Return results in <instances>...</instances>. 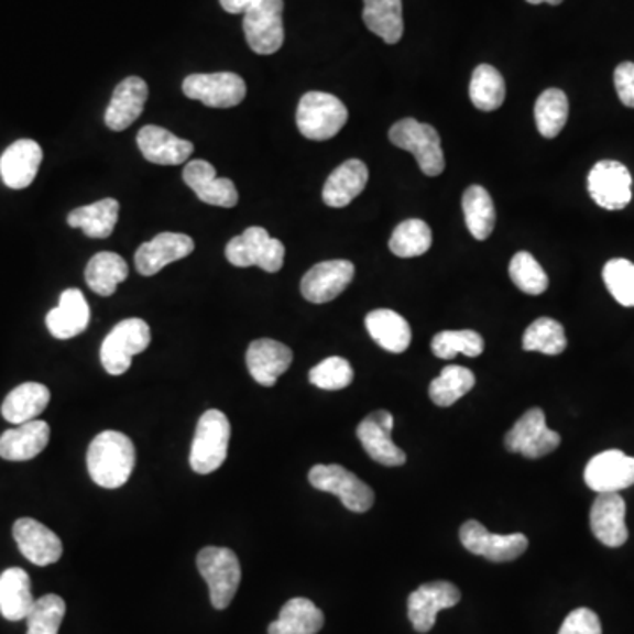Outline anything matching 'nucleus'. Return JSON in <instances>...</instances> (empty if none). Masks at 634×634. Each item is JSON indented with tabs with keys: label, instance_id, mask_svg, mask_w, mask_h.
Masks as SVG:
<instances>
[{
	"label": "nucleus",
	"instance_id": "72a5a7b5",
	"mask_svg": "<svg viewBox=\"0 0 634 634\" xmlns=\"http://www.w3.org/2000/svg\"><path fill=\"white\" fill-rule=\"evenodd\" d=\"M363 22L384 43L396 44L404 34L402 0H363Z\"/></svg>",
	"mask_w": 634,
	"mask_h": 634
},
{
	"label": "nucleus",
	"instance_id": "6ab92c4d",
	"mask_svg": "<svg viewBox=\"0 0 634 634\" xmlns=\"http://www.w3.org/2000/svg\"><path fill=\"white\" fill-rule=\"evenodd\" d=\"M182 176H184L185 184L189 185L203 203L214 205V207H237L238 190L233 181L219 178L216 167L211 166L208 161H203V158L190 161L185 164Z\"/></svg>",
	"mask_w": 634,
	"mask_h": 634
},
{
	"label": "nucleus",
	"instance_id": "ddd939ff",
	"mask_svg": "<svg viewBox=\"0 0 634 634\" xmlns=\"http://www.w3.org/2000/svg\"><path fill=\"white\" fill-rule=\"evenodd\" d=\"M460 542L466 550L481 555L492 562H510L525 554L528 539L522 533L492 534L476 520H469L460 527Z\"/></svg>",
	"mask_w": 634,
	"mask_h": 634
},
{
	"label": "nucleus",
	"instance_id": "09e8293b",
	"mask_svg": "<svg viewBox=\"0 0 634 634\" xmlns=\"http://www.w3.org/2000/svg\"><path fill=\"white\" fill-rule=\"evenodd\" d=\"M615 88L621 99L622 105L627 108H634V64L633 62H622L621 66H616Z\"/></svg>",
	"mask_w": 634,
	"mask_h": 634
},
{
	"label": "nucleus",
	"instance_id": "6e6552de",
	"mask_svg": "<svg viewBox=\"0 0 634 634\" xmlns=\"http://www.w3.org/2000/svg\"><path fill=\"white\" fill-rule=\"evenodd\" d=\"M308 481L314 489L337 495L343 506L354 513H365L374 504V490L339 463L314 466L308 472Z\"/></svg>",
	"mask_w": 634,
	"mask_h": 634
},
{
	"label": "nucleus",
	"instance_id": "aec40b11",
	"mask_svg": "<svg viewBox=\"0 0 634 634\" xmlns=\"http://www.w3.org/2000/svg\"><path fill=\"white\" fill-rule=\"evenodd\" d=\"M194 242L189 234L161 233L152 238L150 242L140 245L134 255L138 273L152 277L161 272L167 264L184 260L193 254Z\"/></svg>",
	"mask_w": 634,
	"mask_h": 634
},
{
	"label": "nucleus",
	"instance_id": "39448f33",
	"mask_svg": "<svg viewBox=\"0 0 634 634\" xmlns=\"http://www.w3.org/2000/svg\"><path fill=\"white\" fill-rule=\"evenodd\" d=\"M284 255V243L270 237L269 231L260 226L247 228L242 234L231 238L226 245V258L238 269L260 266L264 272L275 273L282 269Z\"/></svg>",
	"mask_w": 634,
	"mask_h": 634
},
{
	"label": "nucleus",
	"instance_id": "2eb2a0df",
	"mask_svg": "<svg viewBox=\"0 0 634 634\" xmlns=\"http://www.w3.org/2000/svg\"><path fill=\"white\" fill-rule=\"evenodd\" d=\"M393 425H395V419H393L392 413L379 409L369 414L357 428V436L361 446L369 453V457L381 466H404L405 460H407L404 451L392 440Z\"/></svg>",
	"mask_w": 634,
	"mask_h": 634
},
{
	"label": "nucleus",
	"instance_id": "58836bf2",
	"mask_svg": "<svg viewBox=\"0 0 634 634\" xmlns=\"http://www.w3.org/2000/svg\"><path fill=\"white\" fill-rule=\"evenodd\" d=\"M476 378L471 370L460 365H448L442 369L439 378L430 383V398L439 407H449L460 401L474 387Z\"/></svg>",
	"mask_w": 634,
	"mask_h": 634
},
{
	"label": "nucleus",
	"instance_id": "49530a36",
	"mask_svg": "<svg viewBox=\"0 0 634 634\" xmlns=\"http://www.w3.org/2000/svg\"><path fill=\"white\" fill-rule=\"evenodd\" d=\"M603 281L619 304L634 307V263L622 258L608 261L603 269Z\"/></svg>",
	"mask_w": 634,
	"mask_h": 634
},
{
	"label": "nucleus",
	"instance_id": "412c9836",
	"mask_svg": "<svg viewBox=\"0 0 634 634\" xmlns=\"http://www.w3.org/2000/svg\"><path fill=\"white\" fill-rule=\"evenodd\" d=\"M149 99L145 79L129 76L114 88L110 105L106 108L105 123L111 131H125L140 119Z\"/></svg>",
	"mask_w": 634,
	"mask_h": 634
},
{
	"label": "nucleus",
	"instance_id": "3c124183",
	"mask_svg": "<svg viewBox=\"0 0 634 634\" xmlns=\"http://www.w3.org/2000/svg\"><path fill=\"white\" fill-rule=\"evenodd\" d=\"M528 4H543V2H546V4H550V6H559L562 4L564 0H527Z\"/></svg>",
	"mask_w": 634,
	"mask_h": 634
},
{
	"label": "nucleus",
	"instance_id": "c03bdc74",
	"mask_svg": "<svg viewBox=\"0 0 634 634\" xmlns=\"http://www.w3.org/2000/svg\"><path fill=\"white\" fill-rule=\"evenodd\" d=\"M510 277L520 291L533 296L545 293L548 289V284H550L542 264L537 263L536 258L525 251L516 252L513 255L510 263Z\"/></svg>",
	"mask_w": 634,
	"mask_h": 634
},
{
	"label": "nucleus",
	"instance_id": "0eeeda50",
	"mask_svg": "<svg viewBox=\"0 0 634 634\" xmlns=\"http://www.w3.org/2000/svg\"><path fill=\"white\" fill-rule=\"evenodd\" d=\"M152 340L150 326L143 319H123L106 335L101 346V363L111 375H122L131 369L132 357L145 351Z\"/></svg>",
	"mask_w": 634,
	"mask_h": 634
},
{
	"label": "nucleus",
	"instance_id": "cd10ccee",
	"mask_svg": "<svg viewBox=\"0 0 634 634\" xmlns=\"http://www.w3.org/2000/svg\"><path fill=\"white\" fill-rule=\"evenodd\" d=\"M369 182V167L360 158H349L335 167L323 187V201L331 208L348 207L352 199L360 196Z\"/></svg>",
	"mask_w": 634,
	"mask_h": 634
},
{
	"label": "nucleus",
	"instance_id": "a18cd8bd",
	"mask_svg": "<svg viewBox=\"0 0 634 634\" xmlns=\"http://www.w3.org/2000/svg\"><path fill=\"white\" fill-rule=\"evenodd\" d=\"M352 378H354V370L351 363L340 357L326 358L308 374V381L326 392H337V390L348 387L352 383Z\"/></svg>",
	"mask_w": 634,
	"mask_h": 634
},
{
	"label": "nucleus",
	"instance_id": "a878e982",
	"mask_svg": "<svg viewBox=\"0 0 634 634\" xmlns=\"http://www.w3.org/2000/svg\"><path fill=\"white\" fill-rule=\"evenodd\" d=\"M50 442L48 423L32 419L0 436V458L9 462H26L43 451Z\"/></svg>",
	"mask_w": 634,
	"mask_h": 634
},
{
	"label": "nucleus",
	"instance_id": "9b49d317",
	"mask_svg": "<svg viewBox=\"0 0 634 634\" xmlns=\"http://www.w3.org/2000/svg\"><path fill=\"white\" fill-rule=\"evenodd\" d=\"M504 445L511 453L542 458L559 448L560 436L548 428L545 413L539 407H533L507 431Z\"/></svg>",
	"mask_w": 634,
	"mask_h": 634
},
{
	"label": "nucleus",
	"instance_id": "9d476101",
	"mask_svg": "<svg viewBox=\"0 0 634 634\" xmlns=\"http://www.w3.org/2000/svg\"><path fill=\"white\" fill-rule=\"evenodd\" d=\"M590 198L604 210H622L633 198V176L619 161H599L587 178Z\"/></svg>",
	"mask_w": 634,
	"mask_h": 634
},
{
	"label": "nucleus",
	"instance_id": "bb28decb",
	"mask_svg": "<svg viewBox=\"0 0 634 634\" xmlns=\"http://www.w3.org/2000/svg\"><path fill=\"white\" fill-rule=\"evenodd\" d=\"M88 321H90V308L79 289L64 291L57 307L52 308L46 316L48 331L58 340L73 339L76 335L84 334Z\"/></svg>",
	"mask_w": 634,
	"mask_h": 634
},
{
	"label": "nucleus",
	"instance_id": "2f4dec72",
	"mask_svg": "<svg viewBox=\"0 0 634 634\" xmlns=\"http://www.w3.org/2000/svg\"><path fill=\"white\" fill-rule=\"evenodd\" d=\"M50 390L41 383H23L14 387L13 392L2 402V416L6 422L22 425V423L37 419L50 404Z\"/></svg>",
	"mask_w": 634,
	"mask_h": 634
},
{
	"label": "nucleus",
	"instance_id": "f3484780",
	"mask_svg": "<svg viewBox=\"0 0 634 634\" xmlns=\"http://www.w3.org/2000/svg\"><path fill=\"white\" fill-rule=\"evenodd\" d=\"M354 277V264L351 261H323L308 270L302 278L299 289L310 304H328L342 295Z\"/></svg>",
	"mask_w": 634,
	"mask_h": 634
},
{
	"label": "nucleus",
	"instance_id": "473e14b6",
	"mask_svg": "<svg viewBox=\"0 0 634 634\" xmlns=\"http://www.w3.org/2000/svg\"><path fill=\"white\" fill-rule=\"evenodd\" d=\"M120 203L113 198H105L87 207H79L67 216L70 228L81 229L88 238L110 237L119 220Z\"/></svg>",
	"mask_w": 634,
	"mask_h": 634
},
{
	"label": "nucleus",
	"instance_id": "ea45409f",
	"mask_svg": "<svg viewBox=\"0 0 634 634\" xmlns=\"http://www.w3.org/2000/svg\"><path fill=\"white\" fill-rule=\"evenodd\" d=\"M525 351L543 352V354H560L568 348V339L562 325L550 317H539L528 326L522 340Z\"/></svg>",
	"mask_w": 634,
	"mask_h": 634
},
{
	"label": "nucleus",
	"instance_id": "c85d7f7f",
	"mask_svg": "<svg viewBox=\"0 0 634 634\" xmlns=\"http://www.w3.org/2000/svg\"><path fill=\"white\" fill-rule=\"evenodd\" d=\"M34 603L29 572L22 568L6 569L0 575V613L6 621H25Z\"/></svg>",
	"mask_w": 634,
	"mask_h": 634
},
{
	"label": "nucleus",
	"instance_id": "dca6fc26",
	"mask_svg": "<svg viewBox=\"0 0 634 634\" xmlns=\"http://www.w3.org/2000/svg\"><path fill=\"white\" fill-rule=\"evenodd\" d=\"M586 483L598 493H619L634 484V457L621 449L595 455L586 467Z\"/></svg>",
	"mask_w": 634,
	"mask_h": 634
},
{
	"label": "nucleus",
	"instance_id": "b1692460",
	"mask_svg": "<svg viewBox=\"0 0 634 634\" xmlns=\"http://www.w3.org/2000/svg\"><path fill=\"white\" fill-rule=\"evenodd\" d=\"M43 163V150L34 140H18L0 157V176L9 189H25Z\"/></svg>",
	"mask_w": 634,
	"mask_h": 634
},
{
	"label": "nucleus",
	"instance_id": "1a4fd4ad",
	"mask_svg": "<svg viewBox=\"0 0 634 634\" xmlns=\"http://www.w3.org/2000/svg\"><path fill=\"white\" fill-rule=\"evenodd\" d=\"M284 0H258L243 14L247 44L258 55H273L284 44Z\"/></svg>",
	"mask_w": 634,
	"mask_h": 634
},
{
	"label": "nucleus",
	"instance_id": "de8ad7c7",
	"mask_svg": "<svg viewBox=\"0 0 634 634\" xmlns=\"http://www.w3.org/2000/svg\"><path fill=\"white\" fill-rule=\"evenodd\" d=\"M559 634H603L601 622L589 608L572 610L560 625Z\"/></svg>",
	"mask_w": 634,
	"mask_h": 634
},
{
	"label": "nucleus",
	"instance_id": "79ce46f5",
	"mask_svg": "<svg viewBox=\"0 0 634 634\" xmlns=\"http://www.w3.org/2000/svg\"><path fill=\"white\" fill-rule=\"evenodd\" d=\"M483 349V337L474 330L440 331L431 339V352L440 360H453L458 352L469 358L480 357Z\"/></svg>",
	"mask_w": 634,
	"mask_h": 634
},
{
	"label": "nucleus",
	"instance_id": "5701e85b",
	"mask_svg": "<svg viewBox=\"0 0 634 634\" xmlns=\"http://www.w3.org/2000/svg\"><path fill=\"white\" fill-rule=\"evenodd\" d=\"M245 360L249 374L255 383L270 387L289 369L293 351L277 340L258 339L247 349Z\"/></svg>",
	"mask_w": 634,
	"mask_h": 634
},
{
	"label": "nucleus",
	"instance_id": "e433bc0d",
	"mask_svg": "<svg viewBox=\"0 0 634 634\" xmlns=\"http://www.w3.org/2000/svg\"><path fill=\"white\" fill-rule=\"evenodd\" d=\"M569 102L568 96L560 88H548L537 97L534 106V119L537 131L543 138L559 136L564 125L568 122Z\"/></svg>",
	"mask_w": 634,
	"mask_h": 634
},
{
	"label": "nucleus",
	"instance_id": "7ed1b4c3",
	"mask_svg": "<svg viewBox=\"0 0 634 634\" xmlns=\"http://www.w3.org/2000/svg\"><path fill=\"white\" fill-rule=\"evenodd\" d=\"M198 571L210 590L211 606L226 610L237 594L242 568L237 554L220 546H205L198 554Z\"/></svg>",
	"mask_w": 634,
	"mask_h": 634
},
{
	"label": "nucleus",
	"instance_id": "4468645a",
	"mask_svg": "<svg viewBox=\"0 0 634 634\" xmlns=\"http://www.w3.org/2000/svg\"><path fill=\"white\" fill-rule=\"evenodd\" d=\"M460 598V590L449 581L423 583L407 599V615L414 631L428 633L436 624L437 613L446 608H453Z\"/></svg>",
	"mask_w": 634,
	"mask_h": 634
},
{
	"label": "nucleus",
	"instance_id": "4c0bfd02",
	"mask_svg": "<svg viewBox=\"0 0 634 634\" xmlns=\"http://www.w3.org/2000/svg\"><path fill=\"white\" fill-rule=\"evenodd\" d=\"M472 105L481 111H493L501 108L506 97V85L501 73L489 64H481L472 73L469 87Z\"/></svg>",
	"mask_w": 634,
	"mask_h": 634
},
{
	"label": "nucleus",
	"instance_id": "20e7f679",
	"mask_svg": "<svg viewBox=\"0 0 634 634\" xmlns=\"http://www.w3.org/2000/svg\"><path fill=\"white\" fill-rule=\"evenodd\" d=\"M348 117V108L339 97L326 92H307L299 99L296 125L307 140L326 141L342 131Z\"/></svg>",
	"mask_w": 634,
	"mask_h": 634
},
{
	"label": "nucleus",
	"instance_id": "7c9ffc66",
	"mask_svg": "<svg viewBox=\"0 0 634 634\" xmlns=\"http://www.w3.org/2000/svg\"><path fill=\"white\" fill-rule=\"evenodd\" d=\"M325 625V615L310 599H289L282 606L278 619L272 622L269 634H317Z\"/></svg>",
	"mask_w": 634,
	"mask_h": 634
},
{
	"label": "nucleus",
	"instance_id": "c9c22d12",
	"mask_svg": "<svg viewBox=\"0 0 634 634\" xmlns=\"http://www.w3.org/2000/svg\"><path fill=\"white\" fill-rule=\"evenodd\" d=\"M462 208L469 233L480 242L487 240L495 228V207L489 190L481 185H471L463 193Z\"/></svg>",
	"mask_w": 634,
	"mask_h": 634
},
{
	"label": "nucleus",
	"instance_id": "37998d69",
	"mask_svg": "<svg viewBox=\"0 0 634 634\" xmlns=\"http://www.w3.org/2000/svg\"><path fill=\"white\" fill-rule=\"evenodd\" d=\"M66 615V603L57 594H46L35 601L26 615V634H58Z\"/></svg>",
	"mask_w": 634,
	"mask_h": 634
},
{
	"label": "nucleus",
	"instance_id": "f257e3e1",
	"mask_svg": "<svg viewBox=\"0 0 634 634\" xmlns=\"http://www.w3.org/2000/svg\"><path fill=\"white\" fill-rule=\"evenodd\" d=\"M136 463V449L122 431L106 430L88 446L87 469L102 489H120L128 483Z\"/></svg>",
	"mask_w": 634,
	"mask_h": 634
},
{
	"label": "nucleus",
	"instance_id": "393cba45",
	"mask_svg": "<svg viewBox=\"0 0 634 634\" xmlns=\"http://www.w3.org/2000/svg\"><path fill=\"white\" fill-rule=\"evenodd\" d=\"M136 141L143 157L158 166H178L187 163V158L194 152L190 141L182 140L158 125H145L138 132Z\"/></svg>",
	"mask_w": 634,
	"mask_h": 634
},
{
	"label": "nucleus",
	"instance_id": "a211bd4d",
	"mask_svg": "<svg viewBox=\"0 0 634 634\" xmlns=\"http://www.w3.org/2000/svg\"><path fill=\"white\" fill-rule=\"evenodd\" d=\"M13 537L23 557L41 568L57 562L64 551L61 537L34 518L17 520Z\"/></svg>",
	"mask_w": 634,
	"mask_h": 634
},
{
	"label": "nucleus",
	"instance_id": "f704fd0d",
	"mask_svg": "<svg viewBox=\"0 0 634 634\" xmlns=\"http://www.w3.org/2000/svg\"><path fill=\"white\" fill-rule=\"evenodd\" d=\"M129 275V266L122 255L114 252H97L92 260L88 261L85 270L87 286L96 295L111 296Z\"/></svg>",
	"mask_w": 634,
	"mask_h": 634
},
{
	"label": "nucleus",
	"instance_id": "f8f14e48",
	"mask_svg": "<svg viewBox=\"0 0 634 634\" xmlns=\"http://www.w3.org/2000/svg\"><path fill=\"white\" fill-rule=\"evenodd\" d=\"M185 96L208 108H233L245 99L247 85L237 73L189 75L182 84Z\"/></svg>",
	"mask_w": 634,
	"mask_h": 634
},
{
	"label": "nucleus",
	"instance_id": "c756f323",
	"mask_svg": "<svg viewBox=\"0 0 634 634\" xmlns=\"http://www.w3.org/2000/svg\"><path fill=\"white\" fill-rule=\"evenodd\" d=\"M367 330L370 337L387 352L401 354L409 348L413 340L409 323L401 314L390 308H378L365 317Z\"/></svg>",
	"mask_w": 634,
	"mask_h": 634
},
{
	"label": "nucleus",
	"instance_id": "f03ea898",
	"mask_svg": "<svg viewBox=\"0 0 634 634\" xmlns=\"http://www.w3.org/2000/svg\"><path fill=\"white\" fill-rule=\"evenodd\" d=\"M229 437L231 425L222 411L208 409L203 414L190 446V469L198 474L217 471L228 458Z\"/></svg>",
	"mask_w": 634,
	"mask_h": 634
},
{
	"label": "nucleus",
	"instance_id": "a19ab883",
	"mask_svg": "<svg viewBox=\"0 0 634 634\" xmlns=\"http://www.w3.org/2000/svg\"><path fill=\"white\" fill-rule=\"evenodd\" d=\"M431 231L427 222L419 219L404 220L396 226L390 238V251L398 258H416L430 249Z\"/></svg>",
	"mask_w": 634,
	"mask_h": 634
},
{
	"label": "nucleus",
	"instance_id": "4be33fe9",
	"mask_svg": "<svg viewBox=\"0 0 634 634\" xmlns=\"http://www.w3.org/2000/svg\"><path fill=\"white\" fill-rule=\"evenodd\" d=\"M590 528L598 542L610 548H619L627 542L625 527V501L621 493H599L590 510Z\"/></svg>",
	"mask_w": 634,
	"mask_h": 634
},
{
	"label": "nucleus",
	"instance_id": "423d86ee",
	"mask_svg": "<svg viewBox=\"0 0 634 634\" xmlns=\"http://www.w3.org/2000/svg\"><path fill=\"white\" fill-rule=\"evenodd\" d=\"M390 141L398 149L407 150L418 161L419 170L427 176H439L445 172L446 161L440 146L439 132L414 119L393 123Z\"/></svg>",
	"mask_w": 634,
	"mask_h": 634
},
{
	"label": "nucleus",
	"instance_id": "8fccbe9b",
	"mask_svg": "<svg viewBox=\"0 0 634 634\" xmlns=\"http://www.w3.org/2000/svg\"><path fill=\"white\" fill-rule=\"evenodd\" d=\"M220 6L229 14H245L247 9H251L258 0H219Z\"/></svg>",
	"mask_w": 634,
	"mask_h": 634
}]
</instances>
